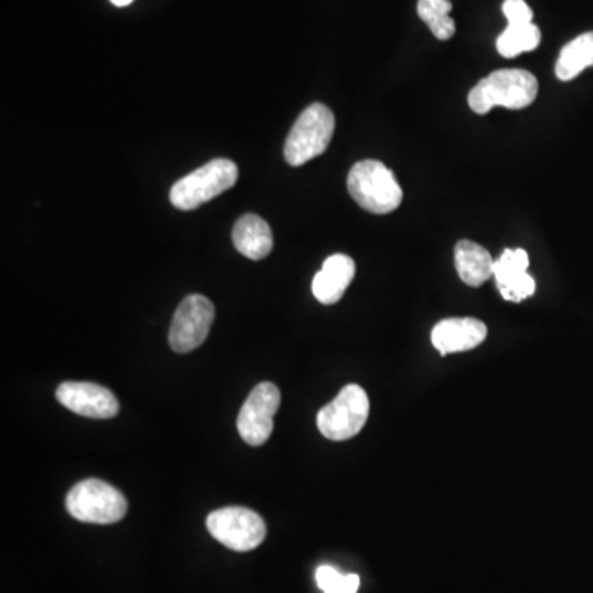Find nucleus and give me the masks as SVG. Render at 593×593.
Here are the masks:
<instances>
[{
	"mask_svg": "<svg viewBox=\"0 0 593 593\" xmlns=\"http://www.w3.org/2000/svg\"><path fill=\"white\" fill-rule=\"evenodd\" d=\"M540 91L536 77L526 70H497L483 78L469 94L476 114H489L493 108L524 109L533 104Z\"/></svg>",
	"mask_w": 593,
	"mask_h": 593,
	"instance_id": "1",
	"label": "nucleus"
},
{
	"mask_svg": "<svg viewBox=\"0 0 593 593\" xmlns=\"http://www.w3.org/2000/svg\"><path fill=\"white\" fill-rule=\"evenodd\" d=\"M348 192L363 210L388 214L398 210L402 190L394 173L378 160H361L348 173Z\"/></svg>",
	"mask_w": 593,
	"mask_h": 593,
	"instance_id": "2",
	"label": "nucleus"
},
{
	"mask_svg": "<svg viewBox=\"0 0 593 593\" xmlns=\"http://www.w3.org/2000/svg\"><path fill=\"white\" fill-rule=\"evenodd\" d=\"M237 163L230 159H214L195 172L173 183L170 201L177 210L192 211L237 185Z\"/></svg>",
	"mask_w": 593,
	"mask_h": 593,
	"instance_id": "3",
	"label": "nucleus"
},
{
	"mask_svg": "<svg viewBox=\"0 0 593 593\" xmlns=\"http://www.w3.org/2000/svg\"><path fill=\"white\" fill-rule=\"evenodd\" d=\"M335 132V115L325 104H310L296 119L285 141L289 165L300 167L329 149Z\"/></svg>",
	"mask_w": 593,
	"mask_h": 593,
	"instance_id": "4",
	"label": "nucleus"
},
{
	"mask_svg": "<svg viewBox=\"0 0 593 593\" xmlns=\"http://www.w3.org/2000/svg\"><path fill=\"white\" fill-rule=\"evenodd\" d=\"M67 510L81 523L112 524L121 521L128 513V500L109 483L88 479L70 490Z\"/></svg>",
	"mask_w": 593,
	"mask_h": 593,
	"instance_id": "5",
	"label": "nucleus"
},
{
	"mask_svg": "<svg viewBox=\"0 0 593 593\" xmlns=\"http://www.w3.org/2000/svg\"><path fill=\"white\" fill-rule=\"evenodd\" d=\"M370 415V399L358 384H348L316 415L320 434L330 441L342 442L360 434Z\"/></svg>",
	"mask_w": 593,
	"mask_h": 593,
	"instance_id": "6",
	"label": "nucleus"
},
{
	"mask_svg": "<svg viewBox=\"0 0 593 593\" xmlns=\"http://www.w3.org/2000/svg\"><path fill=\"white\" fill-rule=\"evenodd\" d=\"M211 536L231 551L249 552L265 540L268 527L255 511L243 506L221 507L208 516Z\"/></svg>",
	"mask_w": 593,
	"mask_h": 593,
	"instance_id": "7",
	"label": "nucleus"
},
{
	"mask_svg": "<svg viewBox=\"0 0 593 593\" xmlns=\"http://www.w3.org/2000/svg\"><path fill=\"white\" fill-rule=\"evenodd\" d=\"M214 322V305L200 294L185 296L173 315L169 343L175 353L185 354L203 345Z\"/></svg>",
	"mask_w": 593,
	"mask_h": 593,
	"instance_id": "8",
	"label": "nucleus"
},
{
	"mask_svg": "<svg viewBox=\"0 0 593 593\" xmlns=\"http://www.w3.org/2000/svg\"><path fill=\"white\" fill-rule=\"evenodd\" d=\"M281 408V391L274 383H261L251 391L238 415V432L251 446H261L274 431V415Z\"/></svg>",
	"mask_w": 593,
	"mask_h": 593,
	"instance_id": "9",
	"label": "nucleus"
},
{
	"mask_svg": "<svg viewBox=\"0 0 593 593\" xmlns=\"http://www.w3.org/2000/svg\"><path fill=\"white\" fill-rule=\"evenodd\" d=\"M57 399L74 414L90 419H112L118 415L119 402L108 388L94 383L68 381L60 384Z\"/></svg>",
	"mask_w": 593,
	"mask_h": 593,
	"instance_id": "10",
	"label": "nucleus"
},
{
	"mask_svg": "<svg viewBox=\"0 0 593 593\" xmlns=\"http://www.w3.org/2000/svg\"><path fill=\"white\" fill-rule=\"evenodd\" d=\"M530 255L524 249H506L494 261V281L507 302H523L536 292V282L527 274Z\"/></svg>",
	"mask_w": 593,
	"mask_h": 593,
	"instance_id": "11",
	"label": "nucleus"
},
{
	"mask_svg": "<svg viewBox=\"0 0 593 593\" xmlns=\"http://www.w3.org/2000/svg\"><path fill=\"white\" fill-rule=\"evenodd\" d=\"M489 329L479 319H446L432 330V345L442 354L462 353L485 342Z\"/></svg>",
	"mask_w": 593,
	"mask_h": 593,
	"instance_id": "12",
	"label": "nucleus"
},
{
	"mask_svg": "<svg viewBox=\"0 0 593 593\" xmlns=\"http://www.w3.org/2000/svg\"><path fill=\"white\" fill-rule=\"evenodd\" d=\"M356 265L346 254L330 255L323 262L322 271L313 278L312 292L323 305L340 302L345 295L348 285L353 282Z\"/></svg>",
	"mask_w": 593,
	"mask_h": 593,
	"instance_id": "13",
	"label": "nucleus"
},
{
	"mask_svg": "<svg viewBox=\"0 0 593 593\" xmlns=\"http://www.w3.org/2000/svg\"><path fill=\"white\" fill-rule=\"evenodd\" d=\"M233 243L238 252L251 261H261L271 254L274 247L271 227L258 214H244L234 224Z\"/></svg>",
	"mask_w": 593,
	"mask_h": 593,
	"instance_id": "14",
	"label": "nucleus"
},
{
	"mask_svg": "<svg viewBox=\"0 0 593 593\" xmlns=\"http://www.w3.org/2000/svg\"><path fill=\"white\" fill-rule=\"evenodd\" d=\"M455 268L466 285L480 288L493 278L494 259L485 248L463 240L455 247Z\"/></svg>",
	"mask_w": 593,
	"mask_h": 593,
	"instance_id": "15",
	"label": "nucleus"
},
{
	"mask_svg": "<svg viewBox=\"0 0 593 593\" xmlns=\"http://www.w3.org/2000/svg\"><path fill=\"white\" fill-rule=\"evenodd\" d=\"M593 67V32L582 33L569 42L559 54L555 77L561 81H572L585 68Z\"/></svg>",
	"mask_w": 593,
	"mask_h": 593,
	"instance_id": "16",
	"label": "nucleus"
},
{
	"mask_svg": "<svg viewBox=\"0 0 593 593\" xmlns=\"http://www.w3.org/2000/svg\"><path fill=\"white\" fill-rule=\"evenodd\" d=\"M540 43L541 30L534 23H520L506 27V30L497 37L496 49L501 57L516 58L524 51L536 50Z\"/></svg>",
	"mask_w": 593,
	"mask_h": 593,
	"instance_id": "17",
	"label": "nucleus"
},
{
	"mask_svg": "<svg viewBox=\"0 0 593 593\" xmlns=\"http://www.w3.org/2000/svg\"><path fill=\"white\" fill-rule=\"evenodd\" d=\"M452 2L449 0H419L418 13L435 39L449 40L455 33V20L450 17Z\"/></svg>",
	"mask_w": 593,
	"mask_h": 593,
	"instance_id": "18",
	"label": "nucleus"
},
{
	"mask_svg": "<svg viewBox=\"0 0 593 593\" xmlns=\"http://www.w3.org/2000/svg\"><path fill=\"white\" fill-rule=\"evenodd\" d=\"M315 579L323 593H356L360 589V577L356 574H340L332 565H320Z\"/></svg>",
	"mask_w": 593,
	"mask_h": 593,
	"instance_id": "19",
	"label": "nucleus"
},
{
	"mask_svg": "<svg viewBox=\"0 0 593 593\" xmlns=\"http://www.w3.org/2000/svg\"><path fill=\"white\" fill-rule=\"evenodd\" d=\"M503 13L507 19V26L533 23V10L524 0H504Z\"/></svg>",
	"mask_w": 593,
	"mask_h": 593,
	"instance_id": "20",
	"label": "nucleus"
},
{
	"mask_svg": "<svg viewBox=\"0 0 593 593\" xmlns=\"http://www.w3.org/2000/svg\"><path fill=\"white\" fill-rule=\"evenodd\" d=\"M112 3H114L115 7H128L131 6L134 0H111Z\"/></svg>",
	"mask_w": 593,
	"mask_h": 593,
	"instance_id": "21",
	"label": "nucleus"
}]
</instances>
